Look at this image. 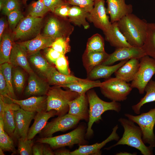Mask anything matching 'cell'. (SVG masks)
I'll return each mask as SVG.
<instances>
[{
  "mask_svg": "<svg viewBox=\"0 0 155 155\" xmlns=\"http://www.w3.org/2000/svg\"><path fill=\"white\" fill-rule=\"evenodd\" d=\"M61 87L58 86L50 87L46 94V111L55 110L57 112L56 115L59 117L67 114L69 110L68 102L80 95L75 92L63 90Z\"/></svg>",
  "mask_w": 155,
  "mask_h": 155,
  "instance_id": "5b68a950",
  "label": "cell"
},
{
  "mask_svg": "<svg viewBox=\"0 0 155 155\" xmlns=\"http://www.w3.org/2000/svg\"><path fill=\"white\" fill-rule=\"evenodd\" d=\"M56 111L54 110L48 111L37 113L34 119V123L29 128L27 139L32 140L44 128L49 119L56 115Z\"/></svg>",
  "mask_w": 155,
  "mask_h": 155,
  "instance_id": "cb8c5ba5",
  "label": "cell"
},
{
  "mask_svg": "<svg viewBox=\"0 0 155 155\" xmlns=\"http://www.w3.org/2000/svg\"><path fill=\"white\" fill-rule=\"evenodd\" d=\"M55 65L60 73L66 75H71L69 63L65 55L61 54L56 60Z\"/></svg>",
  "mask_w": 155,
  "mask_h": 155,
  "instance_id": "b9f144b4",
  "label": "cell"
},
{
  "mask_svg": "<svg viewBox=\"0 0 155 155\" xmlns=\"http://www.w3.org/2000/svg\"><path fill=\"white\" fill-rule=\"evenodd\" d=\"M34 111H25L21 108L15 111L16 127L14 133V141L20 138H27L29 127L36 113Z\"/></svg>",
  "mask_w": 155,
  "mask_h": 155,
  "instance_id": "4fadbf2b",
  "label": "cell"
},
{
  "mask_svg": "<svg viewBox=\"0 0 155 155\" xmlns=\"http://www.w3.org/2000/svg\"><path fill=\"white\" fill-rule=\"evenodd\" d=\"M139 61L138 70L130 84L132 88H137L140 94H143L146 86L155 74V59L146 55Z\"/></svg>",
  "mask_w": 155,
  "mask_h": 155,
  "instance_id": "9c48e42d",
  "label": "cell"
},
{
  "mask_svg": "<svg viewBox=\"0 0 155 155\" xmlns=\"http://www.w3.org/2000/svg\"><path fill=\"white\" fill-rule=\"evenodd\" d=\"M106 11L110 15L111 23L117 22L124 16L132 13L133 5L127 4L125 0H106Z\"/></svg>",
  "mask_w": 155,
  "mask_h": 155,
  "instance_id": "e0dca14e",
  "label": "cell"
},
{
  "mask_svg": "<svg viewBox=\"0 0 155 155\" xmlns=\"http://www.w3.org/2000/svg\"><path fill=\"white\" fill-rule=\"evenodd\" d=\"M55 155H71V151L66 148H60L54 151Z\"/></svg>",
  "mask_w": 155,
  "mask_h": 155,
  "instance_id": "f5cc1de1",
  "label": "cell"
},
{
  "mask_svg": "<svg viewBox=\"0 0 155 155\" xmlns=\"http://www.w3.org/2000/svg\"><path fill=\"white\" fill-rule=\"evenodd\" d=\"M55 40L40 34L31 40L18 43L24 49L28 58L41 49L51 47Z\"/></svg>",
  "mask_w": 155,
  "mask_h": 155,
  "instance_id": "ac0fdd59",
  "label": "cell"
},
{
  "mask_svg": "<svg viewBox=\"0 0 155 155\" xmlns=\"http://www.w3.org/2000/svg\"><path fill=\"white\" fill-rule=\"evenodd\" d=\"M0 96L3 98L6 103L12 102L11 100L12 98L6 81L1 71H0Z\"/></svg>",
  "mask_w": 155,
  "mask_h": 155,
  "instance_id": "ee69618b",
  "label": "cell"
},
{
  "mask_svg": "<svg viewBox=\"0 0 155 155\" xmlns=\"http://www.w3.org/2000/svg\"><path fill=\"white\" fill-rule=\"evenodd\" d=\"M118 128L117 125L113 129L109 136L100 143H96L91 145H79L78 148L71 151V155H100L101 154V149L108 142L113 140L118 141L119 137L117 133Z\"/></svg>",
  "mask_w": 155,
  "mask_h": 155,
  "instance_id": "2e32d148",
  "label": "cell"
},
{
  "mask_svg": "<svg viewBox=\"0 0 155 155\" xmlns=\"http://www.w3.org/2000/svg\"><path fill=\"white\" fill-rule=\"evenodd\" d=\"M89 103V118L86 137L89 138L94 133L92 127L94 123L102 120L101 115L106 111H114L118 113L121 110V105L118 102H107L101 99L93 90L86 92Z\"/></svg>",
  "mask_w": 155,
  "mask_h": 155,
  "instance_id": "3957f363",
  "label": "cell"
},
{
  "mask_svg": "<svg viewBox=\"0 0 155 155\" xmlns=\"http://www.w3.org/2000/svg\"><path fill=\"white\" fill-rule=\"evenodd\" d=\"M23 69L19 67H13L12 80L13 87L18 94L22 92L25 82L26 75Z\"/></svg>",
  "mask_w": 155,
  "mask_h": 155,
  "instance_id": "e575fe53",
  "label": "cell"
},
{
  "mask_svg": "<svg viewBox=\"0 0 155 155\" xmlns=\"http://www.w3.org/2000/svg\"><path fill=\"white\" fill-rule=\"evenodd\" d=\"M69 106L68 114L80 119L88 121L89 118V103L86 94L80 95L68 103Z\"/></svg>",
  "mask_w": 155,
  "mask_h": 155,
  "instance_id": "ffe728a7",
  "label": "cell"
},
{
  "mask_svg": "<svg viewBox=\"0 0 155 155\" xmlns=\"http://www.w3.org/2000/svg\"><path fill=\"white\" fill-rule=\"evenodd\" d=\"M10 29L13 30L17 25L24 17L20 9L14 10L7 15Z\"/></svg>",
  "mask_w": 155,
  "mask_h": 155,
  "instance_id": "7bdbcfd3",
  "label": "cell"
},
{
  "mask_svg": "<svg viewBox=\"0 0 155 155\" xmlns=\"http://www.w3.org/2000/svg\"><path fill=\"white\" fill-rule=\"evenodd\" d=\"M119 28L131 46L142 47L146 37L148 22L132 13L117 22Z\"/></svg>",
  "mask_w": 155,
  "mask_h": 155,
  "instance_id": "6da1fadb",
  "label": "cell"
},
{
  "mask_svg": "<svg viewBox=\"0 0 155 155\" xmlns=\"http://www.w3.org/2000/svg\"><path fill=\"white\" fill-rule=\"evenodd\" d=\"M0 148L4 152L16 153L14 140L4 130L0 131Z\"/></svg>",
  "mask_w": 155,
  "mask_h": 155,
  "instance_id": "f35d334b",
  "label": "cell"
},
{
  "mask_svg": "<svg viewBox=\"0 0 155 155\" xmlns=\"http://www.w3.org/2000/svg\"><path fill=\"white\" fill-rule=\"evenodd\" d=\"M49 9L44 4L42 0L33 2L30 5L28 16L34 17H42Z\"/></svg>",
  "mask_w": 155,
  "mask_h": 155,
  "instance_id": "74e56055",
  "label": "cell"
},
{
  "mask_svg": "<svg viewBox=\"0 0 155 155\" xmlns=\"http://www.w3.org/2000/svg\"><path fill=\"white\" fill-rule=\"evenodd\" d=\"M5 113L3 118L4 130L13 139L16 127L15 111L20 107L16 104L7 103L5 102Z\"/></svg>",
  "mask_w": 155,
  "mask_h": 155,
  "instance_id": "484cf974",
  "label": "cell"
},
{
  "mask_svg": "<svg viewBox=\"0 0 155 155\" xmlns=\"http://www.w3.org/2000/svg\"><path fill=\"white\" fill-rule=\"evenodd\" d=\"M11 100L12 102L18 104L21 108L26 111L36 113L47 111L46 95L33 96L21 100L11 98Z\"/></svg>",
  "mask_w": 155,
  "mask_h": 155,
  "instance_id": "d6986e66",
  "label": "cell"
},
{
  "mask_svg": "<svg viewBox=\"0 0 155 155\" xmlns=\"http://www.w3.org/2000/svg\"><path fill=\"white\" fill-rule=\"evenodd\" d=\"M95 0H67V2L71 5L78 6L90 12L92 9Z\"/></svg>",
  "mask_w": 155,
  "mask_h": 155,
  "instance_id": "f6af8a7d",
  "label": "cell"
},
{
  "mask_svg": "<svg viewBox=\"0 0 155 155\" xmlns=\"http://www.w3.org/2000/svg\"><path fill=\"white\" fill-rule=\"evenodd\" d=\"M105 39L110 45L116 48L129 47L131 46L120 31L117 22L111 23L109 28L103 32Z\"/></svg>",
  "mask_w": 155,
  "mask_h": 155,
  "instance_id": "603a6c76",
  "label": "cell"
},
{
  "mask_svg": "<svg viewBox=\"0 0 155 155\" xmlns=\"http://www.w3.org/2000/svg\"><path fill=\"white\" fill-rule=\"evenodd\" d=\"M105 0H95L93 7L89 12L87 19L103 32L109 28L111 23L107 15L105 6Z\"/></svg>",
  "mask_w": 155,
  "mask_h": 155,
  "instance_id": "7c38bea8",
  "label": "cell"
},
{
  "mask_svg": "<svg viewBox=\"0 0 155 155\" xmlns=\"http://www.w3.org/2000/svg\"><path fill=\"white\" fill-rule=\"evenodd\" d=\"M42 1L45 5L53 13L56 8L66 2L63 0H42Z\"/></svg>",
  "mask_w": 155,
  "mask_h": 155,
  "instance_id": "681fc988",
  "label": "cell"
},
{
  "mask_svg": "<svg viewBox=\"0 0 155 155\" xmlns=\"http://www.w3.org/2000/svg\"><path fill=\"white\" fill-rule=\"evenodd\" d=\"M63 0L64 1H65L66 2H67V0Z\"/></svg>",
  "mask_w": 155,
  "mask_h": 155,
  "instance_id": "94428289",
  "label": "cell"
},
{
  "mask_svg": "<svg viewBox=\"0 0 155 155\" xmlns=\"http://www.w3.org/2000/svg\"><path fill=\"white\" fill-rule=\"evenodd\" d=\"M146 55L155 59V23H148L146 38L142 47Z\"/></svg>",
  "mask_w": 155,
  "mask_h": 155,
  "instance_id": "1f68e13d",
  "label": "cell"
},
{
  "mask_svg": "<svg viewBox=\"0 0 155 155\" xmlns=\"http://www.w3.org/2000/svg\"><path fill=\"white\" fill-rule=\"evenodd\" d=\"M85 79L79 78L71 75H68L62 74L54 67L46 78L50 85L61 87L67 84L79 82Z\"/></svg>",
  "mask_w": 155,
  "mask_h": 155,
  "instance_id": "83f0119b",
  "label": "cell"
},
{
  "mask_svg": "<svg viewBox=\"0 0 155 155\" xmlns=\"http://www.w3.org/2000/svg\"><path fill=\"white\" fill-rule=\"evenodd\" d=\"M32 147V153L33 155H43L44 144L36 143Z\"/></svg>",
  "mask_w": 155,
  "mask_h": 155,
  "instance_id": "f907efd6",
  "label": "cell"
},
{
  "mask_svg": "<svg viewBox=\"0 0 155 155\" xmlns=\"http://www.w3.org/2000/svg\"><path fill=\"white\" fill-rule=\"evenodd\" d=\"M28 57L23 47L18 42H14L10 57L13 67H19L29 74L34 72L28 60Z\"/></svg>",
  "mask_w": 155,
  "mask_h": 155,
  "instance_id": "44dd1931",
  "label": "cell"
},
{
  "mask_svg": "<svg viewBox=\"0 0 155 155\" xmlns=\"http://www.w3.org/2000/svg\"><path fill=\"white\" fill-rule=\"evenodd\" d=\"M139 67V59H130L115 72V76L127 83L132 81L135 77Z\"/></svg>",
  "mask_w": 155,
  "mask_h": 155,
  "instance_id": "7402d4cb",
  "label": "cell"
},
{
  "mask_svg": "<svg viewBox=\"0 0 155 155\" xmlns=\"http://www.w3.org/2000/svg\"><path fill=\"white\" fill-rule=\"evenodd\" d=\"M71 5L67 2L55 9L53 13L63 18L68 19L69 10Z\"/></svg>",
  "mask_w": 155,
  "mask_h": 155,
  "instance_id": "7dc6e473",
  "label": "cell"
},
{
  "mask_svg": "<svg viewBox=\"0 0 155 155\" xmlns=\"http://www.w3.org/2000/svg\"><path fill=\"white\" fill-rule=\"evenodd\" d=\"M100 88L105 97L117 102L126 100L133 89L130 84L116 77L102 82Z\"/></svg>",
  "mask_w": 155,
  "mask_h": 155,
  "instance_id": "8992f818",
  "label": "cell"
},
{
  "mask_svg": "<svg viewBox=\"0 0 155 155\" xmlns=\"http://www.w3.org/2000/svg\"><path fill=\"white\" fill-rule=\"evenodd\" d=\"M89 12L84 9L75 5H71L69 9L68 19L75 26H82L84 29L89 28L90 26L86 19Z\"/></svg>",
  "mask_w": 155,
  "mask_h": 155,
  "instance_id": "f546056e",
  "label": "cell"
},
{
  "mask_svg": "<svg viewBox=\"0 0 155 155\" xmlns=\"http://www.w3.org/2000/svg\"><path fill=\"white\" fill-rule=\"evenodd\" d=\"M6 0H0V9L1 10L3 7Z\"/></svg>",
  "mask_w": 155,
  "mask_h": 155,
  "instance_id": "9f6ffc18",
  "label": "cell"
},
{
  "mask_svg": "<svg viewBox=\"0 0 155 155\" xmlns=\"http://www.w3.org/2000/svg\"><path fill=\"white\" fill-rule=\"evenodd\" d=\"M29 75L25 95L29 97L46 95L50 87L47 80L34 72Z\"/></svg>",
  "mask_w": 155,
  "mask_h": 155,
  "instance_id": "9a60e30c",
  "label": "cell"
},
{
  "mask_svg": "<svg viewBox=\"0 0 155 155\" xmlns=\"http://www.w3.org/2000/svg\"><path fill=\"white\" fill-rule=\"evenodd\" d=\"M7 22L5 18H1L0 20V41L4 34V32L7 26Z\"/></svg>",
  "mask_w": 155,
  "mask_h": 155,
  "instance_id": "816d5d0a",
  "label": "cell"
},
{
  "mask_svg": "<svg viewBox=\"0 0 155 155\" xmlns=\"http://www.w3.org/2000/svg\"><path fill=\"white\" fill-rule=\"evenodd\" d=\"M17 141V151L20 155H33L32 147L34 144L32 140L20 138Z\"/></svg>",
  "mask_w": 155,
  "mask_h": 155,
  "instance_id": "60d3db41",
  "label": "cell"
},
{
  "mask_svg": "<svg viewBox=\"0 0 155 155\" xmlns=\"http://www.w3.org/2000/svg\"><path fill=\"white\" fill-rule=\"evenodd\" d=\"M13 36L8 33H4L0 44V64L10 63V57L14 43Z\"/></svg>",
  "mask_w": 155,
  "mask_h": 155,
  "instance_id": "d6a6232c",
  "label": "cell"
},
{
  "mask_svg": "<svg viewBox=\"0 0 155 155\" xmlns=\"http://www.w3.org/2000/svg\"><path fill=\"white\" fill-rule=\"evenodd\" d=\"M4 151L1 148H0V155H5L4 153Z\"/></svg>",
  "mask_w": 155,
  "mask_h": 155,
  "instance_id": "680465c9",
  "label": "cell"
},
{
  "mask_svg": "<svg viewBox=\"0 0 155 155\" xmlns=\"http://www.w3.org/2000/svg\"><path fill=\"white\" fill-rule=\"evenodd\" d=\"M125 116L128 119L137 124L141 128L144 143L152 148L155 147V135L154 129L155 124V107L148 112L134 116L126 113Z\"/></svg>",
  "mask_w": 155,
  "mask_h": 155,
  "instance_id": "52a82bcc",
  "label": "cell"
},
{
  "mask_svg": "<svg viewBox=\"0 0 155 155\" xmlns=\"http://www.w3.org/2000/svg\"><path fill=\"white\" fill-rule=\"evenodd\" d=\"M71 23L67 19L52 16L48 19L43 34L55 39L60 37H69L74 28Z\"/></svg>",
  "mask_w": 155,
  "mask_h": 155,
  "instance_id": "30bf717a",
  "label": "cell"
},
{
  "mask_svg": "<svg viewBox=\"0 0 155 155\" xmlns=\"http://www.w3.org/2000/svg\"><path fill=\"white\" fill-rule=\"evenodd\" d=\"M131 153H129L126 152H120V153H118L116 154V155H133V154H131Z\"/></svg>",
  "mask_w": 155,
  "mask_h": 155,
  "instance_id": "6f0895ef",
  "label": "cell"
},
{
  "mask_svg": "<svg viewBox=\"0 0 155 155\" xmlns=\"http://www.w3.org/2000/svg\"><path fill=\"white\" fill-rule=\"evenodd\" d=\"M45 49L46 58L49 62L54 64L58 58L62 54L51 47L47 48Z\"/></svg>",
  "mask_w": 155,
  "mask_h": 155,
  "instance_id": "c3c4849f",
  "label": "cell"
},
{
  "mask_svg": "<svg viewBox=\"0 0 155 155\" xmlns=\"http://www.w3.org/2000/svg\"><path fill=\"white\" fill-rule=\"evenodd\" d=\"M86 130L83 125H80L67 133L49 137H39L36 143L47 144L53 150L68 146L71 147L75 144L85 145L87 144L85 140Z\"/></svg>",
  "mask_w": 155,
  "mask_h": 155,
  "instance_id": "277c9868",
  "label": "cell"
},
{
  "mask_svg": "<svg viewBox=\"0 0 155 155\" xmlns=\"http://www.w3.org/2000/svg\"><path fill=\"white\" fill-rule=\"evenodd\" d=\"M69 37H60L56 38L52 44L51 47L54 49L65 55L71 51Z\"/></svg>",
  "mask_w": 155,
  "mask_h": 155,
  "instance_id": "ab89813d",
  "label": "cell"
},
{
  "mask_svg": "<svg viewBox=\"0 0 155 155\" xmlns=\"http://www.w3.org/2000/svg\"><path fill=\"white\" fill-rule=\"evenodd\" d=\"M104 46L103 38L100 34L97 33L88 39L85 51L94 52H104Z\"/></svg>",
  "mask_w": 155,
  "mask_h": 155,
  "instance_id": "d590c367",
  "label": "cell"
},
{
  "mask_svg": "<svg viewBox=\"0 0 155 155\" xmlns=\"http://www.w3.org/2000/svg\"><path fill=\"white\" fill-rule=\"evenodd\" d=\"M118 121L124 129L122 137L116 144L106 148L107 150L118 145H127L138 150L143 155L153 154V148L146 146L143 142L142 132L139 126L128 119L120 118Z\"/></svg>",
  "mask_w": 155,
  "mask_h": 155,
  "instance_id": "7a4b0ae2",
  "label": "cell"
},
{
  "mask_svg": "<svg viewBox=\"0 0 155 155\" xmlns=\"http://www.w3.org/2000/svg\"><path fill=\"white\" fill-rule=\"evenodd\" d=\"M45 145L44 144V146L43 150V155H55L54 151L50 147L49 145L46 144Z\"/></svg>",
  "mask_w": 155,
  "mask_h": 155,
  "instance_id": "db71d44e",
  "label": "cell"
},
{
  "mask_svg": "<svg viewBox=\"0 0 155 155\" xmlns=\"http://www.w3.org/2000/svg\"><path fill=\"white\" fill-rule=\"evenodd\" d=\"M80 120L79 118L69 114L58 116L47 122L39 133L40 137H52L53 134L58 131H65L74 128Z\"/></svg>",
  "mask_w": 155,
  "mask_h": 155,
  "instance_id": "8fae6325",
  "label": "cell"
},
{
  "mask_svg": "<svg viewBox=\"0 0 155 155\" xmlns=\"http://www.w3.org/2000/svg\"><path fill=\"white\" fill-rule=\"evenodd\" d=\"M145 95L137 104L132 106V108L135 113L139 115L141 107L144 104L155 101V80L151 79L146 86Z\"/></svg>",
  "mask_w": 155,
  "mask_h": 155,
  "instance_id": "836d02e7",
  "label": "cell"
},
{
  "mask_svg": "<svg viewBox=\"0 0 155 155\" xmlns=\"http://www.w3.org/2000/svg\"><path fill=\"white\" fill-rule=\"evenodd\" d=\"M128 60L121 61L118 63L112 66L102 64L98 65L87 74V79L90 80L100 78L108 79Z\"/></svg>",
  "mask_w": 155,
  "mask_h": 155,
  "instance_id": "d4e9b609",
  "label": "cell"
},
{
  "mask_svg": "<svg viewBox=\"0 0 155 155\" xmlns=\"http://www.w3.org/2000/svg\"><path fill=\"white\" fill-rule=\"evenodd\" d=\"M39 76L46 79L54 67L39 51L28 57Z\"/></svg>",
  "mask_w": 155,
  "mask_h": 155,
  "instance_id": "f1b7e54d",
  "label": "cell"
},
{
  "mask_svg": "<svg viewBox=\"0 0 155 155\" xmlns=\"http://www.w3.org/2000/svg\"><path fill=\"white\" fill-rule=\"evenodd\" d=\"M28 0H23V1L24 3L25 4Z\"/></svg>",
  "mask_w": 155,
  "mask_h": 155,
  "instance_id": "91938a15",
  "label": "cell"
},
{
  "mask_svg": "<svg viewBox=\"0 0 155 155\" xmlns=\"http://www.w3.org/2000/svg\"><path fill=\"white\" fill-rule=\"evenodd\" d=\"M109 55L105 51L94 52L85 50L82 56V60L87 74L96 67L102 64Z\"/></svg>",
  "mask_w": 155,
  "mask_h": 155,
  "instance_id": "4316f807",
  "label": "cell"
},
{
  "mask_svg": "<svg viewBox=\"0 0 155 155\" xmlns=\"http://www.w3.org/2000/svg\"><path fill=\"white\" fill-rule=\"evenodd\" d=\"M13 67V66L10 63H5L0 65V71H1L6 81L12 98L16 99L12 83Z\"/></svg>",
  "mask_w": 155,
  "mask_h": 155,
  "instance_id": "8d00e7d4",
  "label": "cell"
},
{
  "mask_svg": "<svg viewBox=\"0 0 155 155\" xmlns=\"http://www.w3.org/2000/svg\"><path fill=\"white\" fill-rule=\"evenodd\" d=\"M146 54L142 47L134 46L116 48L102 64L110 65L115 62L133 58L140 59Z\"/></svg>",
  "mask_w": 155,
  "mask_h": 155,
  "instance_id": "5bb4252c",
  "label": "cell"
},
{
  "mask_svg": "<svg viewBox=\"0 0 155 155\" xmlns=\"http://www.w3.org/2000/svg\"><path fill=\"white\" fill-rule=\"evenodd\" d=\"M5 113V101L3 98L0 96V118H3Z\"/></svg>",
  "mask_w": 155,
  "mask_h": 155,
  "instance_id": "11a10c76",
  "label": "cell"
},
{
  "mask_svg": "<svg viewBox=\"0 0 155 155\" xmlns=\"http://www.w3.org/2000/svg\"><path fill=\"white\" fill-rule=\"evenodd\" d=\"M101 84L99 80L86 79L83 81L66 84L62 87L67 88L69 90L77 92L80 95L86 94L88 91L93 88L100 87Z\"/></svg>",
  "mask_w": 155,
  "mask_h": 155,
  "instance_id": "4dcf8cb0",
  "label": "cell"
},
{
  "mask_svg": "<svg viewBox=\"0 0 155 155\" xmlns=\"http://www.w3.org/2000/svg\"><path fill=\"white\" fill-rule=\"evenodd\" d=\"M19 0H6L1 11L2 13L7 15L10 12L14 10L20 9Z\"/></svg>",
  "mask_w": 155,
  "mask_h": 155,
  "instance_id": "bcb514c9",
  "label": "cell"
},
{
  "mask_svg": "<svg viewBox=\"0 0 155 155\" xmlns=\"http://www.w3.org/2000/svg\"><path fill=\"white\" fill-rule=\"evenodd\" d=\"M43 25L42 17L29 16L24 17L13 30L14 40H26L34 38L40 34Z\"/></svg>",
  "mask_w": 155,
  "mask_h": 155,
  "instance_id": "ba28073f",
  "label": "cell"
}]
</instances>
